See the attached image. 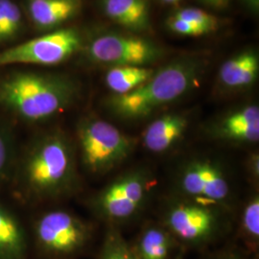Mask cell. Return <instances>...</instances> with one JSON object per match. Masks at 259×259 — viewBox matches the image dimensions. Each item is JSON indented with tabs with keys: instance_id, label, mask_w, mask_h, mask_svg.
I'll return each mask as SVG.
<instances>
[{
	"instance_id": "44dd1931",
	"label": "cell",
	"mask_w": 259,
	"mask_h": 259,
	"mask_svg": "<svg viewBox=\"0 0 259 259\" xmlns=\"http://www.w3.org/2000/svg\"><path fill=\"white\" fill-rule=\"evenodd\" d=\"M171 17L189 21L199 27L203 28L207 33H211L218 28V19L204 10L197 8H185L178 10Z\"/></svg>"
},
{
	"instance_id": "484cf974",
	"label": "cell",
	"mask_w": 259,
	"mask_h": 259,
	"mask_svg": "<svg viewBox=\"0 0 259 259\" xmlns=\"http://www.w3.org/2000/svg\"><path fill=\"white\" fill-rule=\"evenodd\" d=\"M244 5L250 10V12L257 14L259 10V0H242Z\"/></svg>"
},
{
	"instance_id": "4fadbf2b",
	"label": "cell",
	"mask_w": 259,
	"mask_h": 259,
	"mask_svg": "<svg viewBox=\"0 0 259 259\" xmlns=\"http://www.w3.org/2000/svg\"><path fill=\"white\" fill-rule=\"evenodd\" d=\"M259 72L257 52L247 49L227 60L220 67L219 81L226 89L241 90L255 82Z\"/></svg>"
},
{
	"instance_id": "7a4b0ae2",
	"label": "cell",
	"mask_w": 259,
	"mask_h": 259,
	"mask_svg": "<svg viewBox=\"0 0 259 259\" xmlns=\"http://www.w3.org/2000/svg\"><path fill=\"white\" fill-rule=\"evenodd\" d=\"M75 173L70 142L62 133L52 132L38 137L28 147L19 166V183L31 198H54L69 190Z\"/></svg>"
},
{
	"instance_id": "d6986e66",
	"label": "cell",
	"mask_w": 259,
	"mask_h": 259,
	"mask_svg": "<svg viewBox=\"0 0 259 259\" xmlns=\"http://www.w3.org/2000/svg\"><path fill=\"white\" fill-rule=\"evenodd\" d=\"M22 14L12 0H0V45L13 40L21 31Z\"/></svg>"
},
{
	"instance_id": "e0dca14e",
	"label": "cell",
	"mask_w": 259,
	"mask_h": 259,
	"mask_svg": "<svg viewBox=\"0 0 259 259\" xmlns=\"http://www.w3.org/2000/svg\"><path fill=\"white\" fill-rule=\"evenodd\" d=\"M154 72L146 66H115L107 72L105 82L114 95H122L145 83Z\"/></svg>"
},
{
	"instance_id": "5b68a950",
	"label": "cell",
	"mask_w": 259,
	"mask_h": 259,
	"mask_svg": "<svg viewBox=\"0 0 259 259\" xmlns=\"http://www.w3.org/2000/svg\"><path fill=\"white\" fill-rule=\"evenodd\" d=\"M83 47L76 28H62L0 52V67L11 65L51 66L64 63Z\"/></svg>"
},
{
	"instance_id": "d4e9b609",
	"label": "cell",
	"mask_w": 259,
	"mask_h": 259,
	"mask_svg": "<svg viewBox=\"0 0 259 259\" xmlns=\"http://www.w3.org/2000/svg\"><path fill=\"white\" fill-rule=\"evenodd\" d=\"M204 4L214 9H225L230 3V0H201Z\"/></svg>"
},
{
	"instance_id": "30bf717a",
	"label": "cell",
	"mask_w": 259,
	"mask_h": 259,
	"mask_svg": "<svg viewBox=\"0 0 259 259\" xmlns=\"http://www.w3.org/2000/svg\"><path fill=\"white\" fill-rule=\"evenodd\" d=\"M167 223L178 238L187 243H202L215 231L213 213L202 204H181L168 215Z\"/></svg>"
},
{
	"instance_id": "7402d4cb",
	"label": "cell",
	"mask_w": 259,
	"mask_h": 259,
	"mask_svg": "<svg viewBox=\"0 0 259 259\" xmlns=\"http://www.w3.org/2000/svg\"><path fill=\"white\" fill-rule=\"evenodd\" d=\"M13 140L6 128L0 125V184L9 175L13 165Z\"/></svg>"
},
{
	"instance_id": "3957f363",
	"label": "cell",
	"mask_w": 259,
	"mask_h": 259,
	"mask_svg": "<svg viewBox=\"0 0 259 259\" xmlns=\"http://www.w3.org/2000/svg\"><path fill=\"white\" fill-rule=\"evenodd\" d=\"M204 66L194 58L179 59L154 72L131 93L113 95L111 111L125 119H140L160 107L174 102L199 83Z\"/></svg>"
},
{
	"instance_id": "277c9868",
	"label": "cell",
	"mask_w": 259,
	"mask_h": 259,
	"mask_svg": "<svg viewBox=\"0 0 259 259\" xmlns=\"http://www.w3.org/2000/svg\"><path fill=\"white\" fill-rule=\"evenodd\" d=\"M77 134L83 166L93 174L111 171L134 149L132 139L99 118L83 119L78 125Z\"/></svg>"
},
{
	"instance_id": "6da1fadb",
	"label": "cell",
	"mask_w": 259,
	"mask_h": 259,
	"mask_svg": "<svg viewBox=\"0 0 259 259\" xmlns=\"http://www.w3.org/2000/svg\"><path fill=\"white\" fill-rule=\"evenodd\" d=\"M78 85L65 75L13 71L0 78V107L29 123L47 121L74 102Z\"/></svg>"
},
{
	"instance_id": "5bb4252c",
	"label": "cell",
	"mask_w": 259,
	"mask_h": 259,
	"mask_svg": "<svg viewBox=\"0 0 259 259\" xmlns=\"http://www.w3.org/2000/svg\"><path fill=\"white\" fill-rule=\"evenodd\" d=\"M186 117L179 113H169L153 121L143 133V144L154 153L164 152L181 139L187 128Z\"/></svg>"
},
{
	"instance_id": "9a60e30c",
	"label": "cell",
	"mask_w": 259,
	"mask_h": 259,
	"mask_svg": "<svg viewBox=\"0 0 259 259\" xmlns=\"http://www.w3.org/2000/svg\"><path fill=\"white\" fill-rule=\"evenodd\" d=\"M27 236L19 219L0 204V259H27Z\"/></svg>"
},
{
	"instance_id": "ba28073f",
	"label": "cell",
	"mask_w": 259,
	"mask_h": 259,
	"mask_svg": "<svg viewBox=\"0 0 259 259\" xmlns=\"http://www.w3.org/2000/svg\"><path fill=\"white\" fill-rule=\"evenodd\" d=\"M147 181L140 173H131L112 182L96 200L100 211L111 219H126L137 211L146 193Z\"/></svg>"
},
{
	"instance_id": "cb8c5ba5",
	"label": "cell",
	"mask_w": 259,
	"mask_h": 259,
	"mask_svg": "<svg viewBox=\"0 0 259 259\" xmlns=\"http://www.w3.org/2000/svg\"><path fill=\"white\" fill-rule=\"evenodd\" d=\"M166 25L170 31L178 35L187 37H200L208 34L204 29L195 25L193 23L184 19L170 17L167 19Z\"/></svg>"
},
{
	"instance_id": "ac0fdd59",
	"label": "cell",
	"mask_w": 259,
	"mask_h": 259,
	"mask_svg": "<svg viewBox=\"0 0 259 259\" xmlns=\"http://www.w3.org/2000/svg\"><path fill=\"white\" fill-rule=\"evenodd\" d=\"M170 250V240L165 232L157 228L146 230L138 246V259H166Z\"/></svg>"
},
{
	"instance_id": "ffe728a7",
	"label": "cell",
	"mask_w": 259,
	"mask_h": 259,
	"mask_svg": "<svg viewBox=\"0 0 259 259\" xmlns=\"http://www.w3.org/2000/svg\"><path fill=\"white\" fill-rule=\"evenodd\" d=\"M100 259H138V257L120 234L115 231H111L105 238Z\"/></svg>"
},
{
	"instance_id": "2e32d148",
	"label": "cell",
	"mask_w": 259,
	"mask_h": 259,
	"mask_svg": "<svg viewBox=\"0 0 259 259\" xmlns=\"http://www.w3.org/2000/svg\"><path fill=\"white\" fill-rule=\"evenodd\" d=\"M219 132L224 138L234 141H258V107L249 105L227 115L220 123Z\"/></svg>"
},
{
	"instance_id": "9c48e42d",
	"label": "cell",
	"mask_w": 259,
	"mask_h": 259,
	"mask_svg": "<svg viewBox=\"0 0 259 259\" xmlns=\"http://www.w3.org/2000/svg\"><path fill=\"white\" fill-rule=\"evenodd\" d=\"M183 190L207 203H219L230 194L229 183L222 170L209 160H197L185 168L181 179Z\"/></svg>"
},
{
	"instance_id": "8fae6325",
	"label": "cell",
	"mask_w": 259,
	"mask_h": 259,
	"mask_svg": "<svg viewBox=\"0 0 259 259\" xmlns=\"http://www.w3.org/2000/svg\"><path fill=\"white\" fill-rule=\"evenodd\" d=\"M28 16L39 31H55L74 19L81 10L80 0H26Z\"/></svg>"
},
{
	"instance_id": "603a6c76",
	"label": "cell",
	"mask_w": 259,
	"mask_h": 259,
	"mask_svg": "<svg viewBox=\"0 0 259 259\" xmlns=\"http://www.w3.org/2000/svg\"><path fill=\"white\" fill-rule=\"evenodd\" d=\"M243 227L253 240L259 237V199L254 197L246 206L243 214Z\"/></svg>"
},
{
	"instance_id": "7c38bea8",
	"label": "cell",
	"mask_w": 259,
	"mask_h": 259,
	"mask_svg": "<svg viewBox=\"0 0 259 259\" xmlns=\"http://www.w3.org/2000/svg\"><path fill=\"white\" fill-rule=\"evenodd\" d=\"M103 13L122 27L134 32L148 30L151 24L147 0H101Z\"/></svg>"
},
{
	"instance_id": "4316f807",
	"label": "cell",
	"mask_w": 259,
	"mask_h": 259,
	"mask_svg": "<svg viewBox=\"0 0 259 259\" xmlns=\"http://www.w3.org/2000/svg\"><path fill=\"white\" fill-rule=\"evenodd\" d=\"M226 259H235V258H232V257H230V258H226Z\"/></svg>"
},
{
	"instance_id": "52a82bcc",
	"label": "cell",
	"mask_w": 259,
	"mask_h": 259,
	"mask_svg": "<svg viewBox=\"0 0 259 259\" xmlns=\"http://www.w3.org/2000/svg\"><path fill=\"white\" fill-rule=\"evenodd\" d=\"M37 245L47 253L68 255L84 247L90 231L78 217L65 210L45 213L34 227Z\"/></svg>"
},
{
	"instance_id": "8992f818",
	"label": "cell",
	"mask_w": 259,
	"mask_h": 259,
	"mask_svg": "<svg viewBox=\"0 0 259 259\" xmlns=\"http://www.w3.org/2000/svg\"><path fill=\"white\" fill-rule=\"evenodd\" d=\"M154 41L133 35L108 33L88 45L85 55L93 64L115 66H146L162 56Z\"/></svg>"
}]
</instances>
